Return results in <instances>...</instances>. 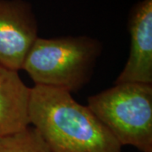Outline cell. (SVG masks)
<instances>
[{
  "label": "cell",
  "instance_id": "1",
  "mask_svg": "<svg viewBox=\"0 0 152 152\" xmlns=\"http://www.w3.org/2000/svg\"><path fill=\"white\" fill-rule=\"evenodd\" d=\"M29 119L50 152H123L90 108L65 91L31 87Z\"/></svg>",
  "mask_w": 152,
  "mask_h": 152
},
{
  "label": "cell",
  "instance_id": "2",
  "mask_svg": "<svg viewBox=\"0 0 152 152\" xmlns=\"http://www.w3.org/2000/svg\"><path fill=\"white\" fill-rule=\"evenodd\" d=\"M102 44L88 36L38 37L21 70L35 86L72 93L81 90L91 79Z\"/></svg>",
  "mask_w": 152,
  "mask_h": 152
},
{
  "label": "cell",
  "instance_id": "3",
  "mask_svg": "<svg viewBox=\"0 0 152 152\" xmlns=\"http://www.w3.org/2000/svg\"><path fill=\"white\" fill-rule=\"evenodd\" d=\"M87 107L122 146L152 152V84H114L89 96Z\"/></svg>",
  "mask_w": 152,
  "mask_h": 152
},
{
  "label": "cell",
  "instance_id": "4",
  "mask_svg": "<svg viewBox=\"0 0 152 152\" xmlns=\"http://www.w3.org/2000/svg\"><path fill=\"white\" fill-rule=\"evenodd\" d=\"M38 37L37 18L24 0H0V64L15 71L23 64Z\"/></svg>",
  "mask_w": 152,
  "mask_h": 152
},
{
  "label": "cell",
  "instance_id": "5",
  "mask_svg": "<svg viewBox=\"0 0 152 152\" xmlns=\"http://www.w3.org/2000/svg\"><path fill=\"white\" fill-rule=\"evenodd\" d=\"M128 30L129 53L115 84H152V0H140L131 9Z\"/></svg>",
  "mask_w": 152,
  "mask_h": 152
},
{
  "label": "cell",
  "instance_id": "6",
  "mask_svg": "<svg viewBox=\"0 0 152 152\" xmlns=\"http://www.w3.org/2000/svg\"><path fill=\"white\" fill-rule=\"evenodd\" d=\"M31 88L19 75L0 64V135L21 131L30 126Z\"/></svg>",
  "mask_w": 152,
  "mask_h": 152
},
{
  "label": "cell",
  "instance_id": "7",
  "mask_svg": "<svg viewBox=\"0 0 152 152\" xmlns=\"http://www.w3.org/2000/svg\"><path fill=\"white\" fill-rule=\"evenodd\" d=\"M0 152H50L32 126L15 134L0 135Z\"/></svg>",
  "mask_w": 152,
  "mask_h": 152
}]
</instances>
